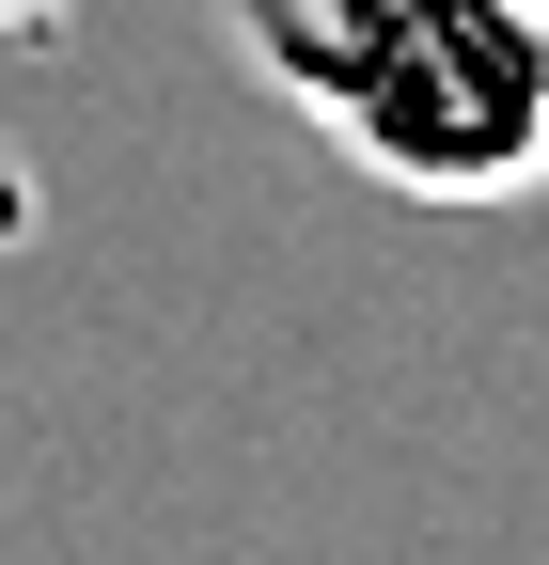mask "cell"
Instances as JSON below:
<instances>
[{
	"mask_svg": "<svg viewBox=\"0 0 549 565\" xmlns=\"http://www.w3.org/2000/svg\"><path fill=\"white\" fill-rule=\"evenodd\" d=\"M267 79L408 204L549 189V0H267Z\"/></svg>",
	"mask_w": 549,
	"mask_h": 565,
	"instance_id": "obj_1",
	"label": "cell"
},
{
	"mask_svg": "<svg viewBox=\"0 0 549 565\" xmlns=\"http://www.w3.org/2000/svg\"><path fill=\"white\" fill-rule=\"evenodd\" d=\"M63 17H79V0H0V32H63Z\"/></svg>",
	"mask_w": 549,
	"mask_h": 565,
	"instance_id": "obj_2",
	"label": "cell"
}]
</instances>
